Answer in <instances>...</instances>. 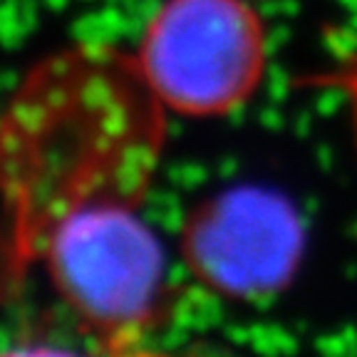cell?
<instances>
[{"mask_svg": "<svg viewBox=\"0 0 357 357\" xmlns=\"http://www.w3.org/2000/svg\"><path fill=\"white\" fill-rule=\"evenodd\" d=\"M164 105L139 62L73 50L35 67L3 129L6 189L20 258L84 204L139 206L164 144Z\"/></svg>", "mask_w": 357, "mask_h": 357, "instance_id": "6da1fadb", "label": "cell"}, {"mask_svg": "<svg viewBox=\"0 0 357 357\" xmlns=\"http://www.w3.org/2000/svg\"><path fill=\"white\" fill-rule=\"evenodd\" d=\"M305 245L301 213L266 186L201 201L181 226V256L201 285L231 301L271 298L293 280Z\"/></svg>", "mask_w": 357, "mask_h": 357, "instance_id": "277c9868", "label": "cell"}, {"mask_svg": "<svg viewBox=\"0 0 357 357\" xmlns=\"http://www.w3.org/2000/svg\"><path fill=\"white\" fill-rule=\"evenodd\" d=\"M137 62L164 109L221 117L261 84L266 33L243 0H164L146 22Z\"/></svg>", "mask_w": 357, "mask_h": 357, "instance_id": "3957f363", "label": "cell"}, {"mask_svg": "<svg viewBox=\"0 0 357 357\" xmlns=\"http://www.w3.org/2000/svg\"><path fill=\"white\" fill-rule=\"evenodd\" d=\"M134 208L119 201L77 206L38 248L57 296L109 352L137 345L164 307V251Z\"/></svg>", "mask_w": 357, "mask_h": 357, "instance_id": "7a4b0ae2", "label": "cell"}]
</instances>
